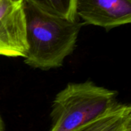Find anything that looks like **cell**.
Returning <instances> with one entry per match:
<instances>
[{"mask_svg":"<svg viewBox=\"0 0 131 131\" xmlns=\"http://www.w3.org/2000/svg\"><path fill=\"white\" fill-rule=\"evenodd\" d=\"M25 16L28 50L24 62L41 70L62 66L74 50L84 23L78 18L71 20L51 15L28 2Z\"/></svg>","mask_w":131,"mask_h":131,"instance_id":"cell-1","label":"cell"},{"mask_svg":"<svg viewBox=\"0 0 131 131\" xmlns=\"http://www.w3.org/2000/svg\"><path fill=\"white\" fill-rule=\"evenodd\" d=\"M117 94L91 81L69 83L52 102L49 131H73L97 119L119 103Z\"/></svg>","mask_w":131,"mask_h":131,"instance_id":"cell-2","label":"cell"},{"mask_svg":"<svg viewBox=\"0 0 131 131\" xmlns=\"http://www.w3.org/2000/svg\"><path fill=\"white\" fill-rule=\"evenodd\" d=\"M25 0H0V55L25 58L28 50Z\"/></svg>","mask_w":131,"mask_h":131,"instance_id":"cell-3","label":"cell"},{"mask_svg":"<svg viewBox=\"0 0 131 131\" xmlns=\"http://www.w3.org/2000/svg\"><path fill=\"white\" fill-rule=\"evenodd\" d=\"M76 16L109 31L130 23L131 0H77Z\"/></svg>","mask_w":131,"mask_h":131,"instance_id":"cell-4","label":"cell"},{"mask_svg":"<svg viewBox=\"0 0 131 131\" xmlns=\"http://www.w3.org/2000/svg\"><path fill=\"white\" fill-rule=\"evenodd\" d=\"M131 129V107L118 103L97 119L73 131H125Z\"/></svg>","mask_w":131,"mask_h":131,"instance_id":"cell-5","label":"cell"},{"mask_svg":"<svg viewBox=\"0 0 131 131\" xmlns=\"http://www.w3.org/2000/svg\"><path fill=\"white\" fill-rule=\"evenodd\" d=\"M51 15L74 20L76 16L77 0H25Z\"/></svg>","mask_w":131,"mask_h":131,"instance_id":"cell-6","label":"cell"},{"mask_svg":"<svg viewBox=\"0 0 131 131\" xmlns=\"http://www.w3.org/2000/svg\"><path fill=\"white\" fill-rule=\"evenodd\" d=\"M0 131H5V124L1 115H0Z\"/></svg>","mask_w":131,"mask_h":131,"instance_id":"cell-7","label":"cell"},{"mask_svg":"<svg viewBox=\"0 0 131 131\" xmlns=\"http://www.w3.org/2000/svg\"><path fill=\"white\" fill-rule=\"evenodd\" d=\"M125 131H131V129H128V130H127Z\"/></svg>","mask_w":131,"mask_h":131,"instance_id":"cell-8","label":"cell"}]
</instances>
